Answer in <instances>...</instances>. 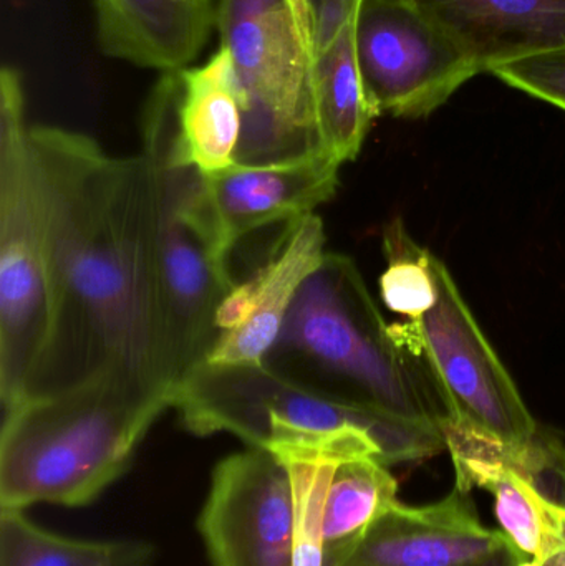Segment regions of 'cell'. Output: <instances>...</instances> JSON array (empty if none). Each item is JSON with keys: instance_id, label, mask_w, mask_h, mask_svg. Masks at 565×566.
Here are the masks:
<instances>
[{"instance_id": "cell-18", "label": "cell", "mask_w": 565, "mask_h": 566, "mask_svg": "<svg viewBox=\"0 0 565 566\" xmlns=\"http://www.w3.org/2000/svg\"><path fill=\"white\" fill-rule=\"evenodd\" d=\"M355 17L328 45L314 53V88L325 149L338 163L354 161L377 118L362 82L354 35Z\"/></svg>"}, {"instance_id": "cell-16", "label": "cell", "mask_w": 565, "mask_h": 566, "mask_svg": "<svg viewBox=\"0 0 565 566\" xmlns=\"http://www.w3.org/2000/svg\"><path fill=\"white\" fill-rule=\"evenodd\" d=\"M171 80L182 155L202 175L232 168L242 136V109L228 49L198 66L166 72Z\"/></svg>"}, {"instance_id": "cell-25", "label": "cell", "mask_w": 565, "mask_h": 566, "mask_svg": "<svg viewBox=\"0 0 565 566\" xmlns=\"http://www.w3.org/2000/svg\"><path fill=\"white\" fill-rule=\"evenodd\" d=\"M360 0H308L314 25V53L324 49L354 19Z\"/></svg>"}, {"instance_id": "cell-12", "label": "cell", "mask_w": 565, "mask_h": 566, "mask_svg": "<svg viewBox=\"0 0 565 566\" xmlns=\"http://www.w3.org/2000/svg\"><path fill=\"white\" fill-rule=\"evenodd\" d=\"M513 552L503 532L481 524L470 494L453 491L433 504L400 501L367 534L325 566H484Z\"/></svg>"}, {"instance_id": "cell-4", "label": "cell", "mask_w": 565, "mask_h": 566, "mask_svg": "<svg viewBox=\"0 0 565 566\" xmlns=\"http://www.w3.org/2000/svg\"><path fill=\"white\" fill-rule=\"evenodd\" d=\"M166 402L119 379H93L3 411L0 509L85 507L118 481Z\"/></svg>"}, {"instance_id": "cell-7", "label": "cell", "mask_w": 565, "mask_h": 566, "mask_svg": "<svg viewBox=\"0 0 565 566\" xmlns=\"http://www.w3.org/2000/svg\"><path fill=\"white\" fill-rule=\"evenodd\" d=\"M216 29L234 63L242 109L236 165H275L328 153L315 105L314 52L287 0H219Z\"/></svg>"}, {"instance_id": "cell-3", "label": "cell", "mask_w": 565, "mask_h": 566, "mask_svg": "<svg viewBox=\"0 0 565 566\" xmlns=\"http://www.w3.org/2000/svg\"><path fill=\"white\" fill-rule=\"evenodd\" d=\"M332 398L440 429L453 418L423 356L401 345L352 259L325 255L264 361Z\"/></svg>"}, {"instance_id": "cell-2", "label": "cell", "mask_w": 565, "mask_h": 566, "mask_svg": "<svg viewBox=\"0 0 565 566\" xmlns=\"http://www.w3.org/2000/svg\"><path fill=\"white\" fill-rule=\"evenodd\" d=\"M172 408L195 434L228 432L282 462L375 458L394 465L447 449L435 426L332 398L265 365L202 363L179 385Z\"/></svg>"}, {"instance_id": "cell-13", "label": "cell", "mask_w": 565, "mask_h": 566, "mask_svg": "<svg viewBox=\"0 0 565 566\" xmlns=\"http://www.w3.org/2000/svg\"><path fill=\"white\" fill-rule=\"evenodd\" d=\"M342 163L328 153L275 163L234 165L205 175L209 199L228 251L272 226H287L315 214L334 198Z\"/></svg>"}, {"instance_id": "cell-24", "label": "cell", "mask_w": 565, "mask_h": 566, "mask_svg": "<svg viewBox=\"0 0 565 566\" xmlns=\"http://www.w3.org/2000/svg\"><path fill=\"white\" fill-rule=\"evenodd\" d=\"M491 73L513 88L565 112V49L504 63Z\"/></svg>"}, {"instance_id": "cell-14", "label": "cell", "mask_w": 565, "mask_h": 566, "mask_svg": "<svg viewBox=\"0 0 565 566\" xmlns=\"http://www.w3.org/2000/svg\"><path fill=\"white\" fill-rule=\"evenodd\" d=\"M478 73L565 49V0H411Z\"/></svg>"}, {"instance_id": "cell-27", "label": "cell", "mask_w": 565, "mask_h": 566, "mask_svg": "<svg viewBox=\"0 0 565 566\" xmlns=\"http://www.w3.org/2000/svg\"><path fill=\"white\" fill-rule=\"evenodd\" d=\"M520 560H517L516 554L514 552H508L503 557L496 558V560L490 562V564L484 566H520Z\"/></svg>"}, {"instance_id": "cell-8", "label": "cell", "mask_w": 565, "mask_h": 566, "mask_svg": "<svg viewBox=\"0 0 565 566\" xmlns=\"http://www.w3.org/2000/svg\"><path fill=\"white\" fill-rule=\"evenodd\" d=\"M433 272L437 305L420 319L394 323L391 333L415 355L423 356L453 418L504 441H527L540 426L447 265L435 255Z\"/></svg>"}, {"instance_id": "cell-23", "label": "cell", "mask_w": 565, "mask_h": 566, "mask_svg": "<svg viewBox=\"0 0 565 566\" xmlns=\"http://www.w3.org/2000/svg\"><path fill=\"white\" fill-rule=\"evenodd\" d=\"M282 464L287 468L294 495V566H325V501L338 464L315 459Z\"/></svg>"}, {"instance_id": "cell-10", "label": "cell", "mask_w": 565, "mask_h": 566, "mask_svg": "<svg viewBox=\"0 0 565 566\" xmlns=\"http://www.w3.org/2000/svg\"><path fill=\"white\" fill-rule=\"evenodd\" d=\"M211 566H294V495L287 468L265 449L222 459L199 515Z\"/></svg>"}, {"instance_id": "cell-6", "label": "cell", "mask_w": 565, "mask_h": 566, "mask_svg": "<svg viewBox=\"0 0 565 566\" xmlns=\"http://www.w3.org/2000/svg\"><path fill=\"white\" fill-rule=\"evenodd\" d=\"M22 76L0 73V401L19 405L49 348L55 312L49 201Z\"/></svg>"}, {"instance_id": "cell-5", "label": "cell", "mask_w": 565, "mask_h": 566, "mask_svg": "<svg viewBox=\"0 0 565 566\" xmlns=\"http://www.w3.org/2000/svg\"><path fill=\"white\" fill-rule=\"evenodd\" d=\"M142 155L151 169L166 363L176 395L208 359L218 339L219 306L236 281L205 175L179 146L168 73L146 103Z\"/></svg>"}, {"instance_id": "cell-1", "label": "cell", "mask_w": 565, "mask_h": 566, "mask_svg": "<svg viewBox=\"0 0 565 566\" xmlns=\"http://www.w3.org/2000/svg\"><path fill=\"white\" fill-rule=\"evenodd\" d=\"M30 135L49 201L55 312L25 398L109 376L172 408L148 161L56 126Z\"/></svg>"}, {"instance_id": "cell-15", "label": "cell", "mask_w": 565, "mask_h": 566, "mask_svg": "<svg viewBox=\"0 0 565 566\" xmlns=\"http://www.w3.org/2000/svg\"><path fill=\"white\" fill-rule=\"evenodd\" d=\"M103 52L146 69L191 65L218 27L219 0H95Z\"/></svg>"}, {"instance_id": "cell-20", "label": "cell", "mask_w": 565, "mask_h": 566, "mask_svg": "<svg viewBox=\"0 0 565 566\" xmlns=\"http://www.w3.org/2000/svg\"><path fill=\"white\" fill-rule=\"evenodd\" d=\"M397 479L375 458L342 462L335 469L325 501V562L357 544L398 499Z\"/></svg>"}, {"instance_id": "cell-9", "label": "cell", "mask_w": 565, "mask_h": 566, "mask_svg": "<svg viewBox=\"0 0 565 566\" xmlns=\"http://www.w3.org/2000/svg\"><path fill=\"white\" fill-rule=\"evenodd\" d=\"M355 52L375 115L425 118L478 70L411 0H360Z\"/></svg>"}, {"instance_id": "cell-11", "label": "cell", "mask_w": 565, "mask_h": 566, "mask_svg": "<svg viewBox=\"0 0 565 566\" xmlns=\"http://www.w3.org/2000/svg\"><path fill=\"white\" fill-rule=\"evenodd\" d=\"M324 222L317 214L282 228L261 268L236 282L216 316L218 339L205 363L264 365L305 281L324 264Z\"/></svg>"}, {"instance_id": "cell-26", "label": "cell", "mask_w": 565, "mask_h": 566, "mask_svg": "<svg viewBox=\"0 0 565 566\" xmlns=\"http://www.w3.org/2000/svg\"><path fill=\"white\" fill-rule=\"evenodd\" d=\"M289 9L297 23L302 39L314 52V25H312L311 3L308 0H287Z\"/></svg>"}, {"instance_id": "cell-17", "label": "cell", "mask_w": 565, "mask_h": 566, "mask_svg": "<svg viewBox=\"0 0 565 566\" xmlns=\"http://www.w3.org/2000/svg\"><path fill=\"white\" fill-rule=\"evenodd\" d=\"M441 434L453 459L457 488L464 494L486 472L510 469L565 512V446L550 432L540 429L527 441L511 442L451 418L441 426Z\"/></svg>"}, {"instance_id": "cell-28", "label": "cell", "mask_w": 565, "mask_h": 566, "mask_svg": "<svg viewBox=\"0 0 565 566\" xmlns=\"http://www.w3.org/2000/svg\"><path fill=\"white\" fill-rule=\"evenodd\" d=\"M543 566H565V551L557 554L556 557L551 558V560L546 562Z\"/></svg>"}, {"instance_id": "cell-21", "label": "cell", "mask_w": 565, "mask_h": 566, "mask_svg": "<svg viewBox=\"0 0 565 566\" xmlns=\"http://www.w3.org/2000/svg\"><path fill=\"white\" fill-rule=\"evenodd\" d=\"M474 489L493 495L494 515L520 564H546L565 551V512L530 482L510 469L498 468L481 475Z\"/></svg>"}, {"instance_id": "cell-19", "label": "cell", "mask_w": 565, "mask_h": 566, "mask_svg": "<svg viewBox=\"0 0 565 566\" xmlns=\"http://www.w3.org/2000/svg\"><path fill=\"white\" fill-rule=\"evenodd\" d=\"M145 541H80L33 524L25 511L0 509V566H153Z\"/></svg>"}, {"instance_id": "cell-22", "label": "cell", "mask_w": 565, "mask_h": 566, "mask_svg": "<svg viewBox=\"0 0 565 566\" xmlns=\"http://www.w3.org/2000/svg\"><path fill=\"white\" fill-rule=\"evenodd\" d=\"M387 269L380 277V295L390 312L415 322L427 315L438 300L433 254L408 235L400 219L384 232Z\"/></svg>"}]
</instances>
